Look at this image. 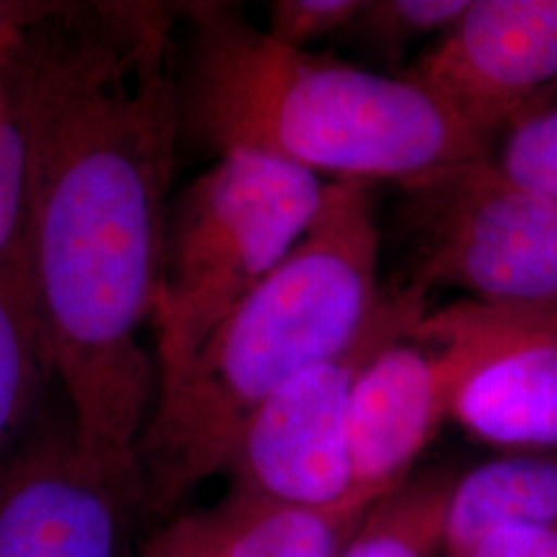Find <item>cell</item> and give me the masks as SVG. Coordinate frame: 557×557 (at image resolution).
<instances>
[{
    "label": "cell",
    "mask_w": 557,
    "mask_h": 557,
    "mask_svg": "<svg viewBox=\"0 0 557 557\" xmlns=\"http://www.w3.org/2000/svg\"><path fill=\"white\" fill-rule=\"evenodd\" d=\"M382 289L370 184L329 180L317 220L289 257L158 386L137 444L140 515L170 517L200 483L225 473L269 398L363 337Z\"/></svg>",
    "instance_id": "obj_3"
},
{
    "label": "cell",
    "mask_w": 557,
    "mask_h": 557,
    "mask_svg": "<svg viewBox=\"0 0 557 557\" xmlns=\"http://www.w3.org/2000/svg\"><path fill=\"white\" fill-rule=\"evenodd\" d=\"M446 419L434 354L411 329L386 338L356 374L347 436L356 494L382 499L400 487Z\"/></svg>",
    "instance_id": "obj_9"
},
{
    "label": "cell",
    "mask_w": 557,
    "mask_h": 557,
    "mask_svg": "<svg viewBox=\"0 0 557 557\" xmlns=\"http://www.w3.org/2000/svg\"><path fill=\"white\" fill-rule=\"evenodd\" d=\"M398 232L407 277L425 294L557 314V199L487 158L403 188Z\"/></svg>",
    "instance_id": "obj_5"
},
{
    "label": "cell",
    "mask_w": 557,
    "mask_h": 557,
    "mask_svg": "<svg viewBox=\"0 0 557 557\" xmlns=\"http://www.w3.org/2000/svg\"><path fill=\"white\" fill-rule=\"evenodd\" d=\"M64 7L54 2H0V46L41 21L59 15Z\"/></svg>",
    "instance_id": "obj_19"
},
{
    "label": "cell",
    "mask_w": 557,
    "mask_h": 557,
    "mask_svg": "<svg viewBox=\"0 0 557 557\" xmlns=\"http://www.w3.org/2000/svg\"><path fill=\"white\" fill-rule=\"evenodd\" d=\"M490 160L508 178L557 199V106L508 131Z\"/></svg>",
    "instance_id": "obj_16"
},
{
    "label": "cell",
    "mask_w": 557,
    "mask_h": 557,
    "mask_svg": "<svg viewBox=\"0 0 557 557\" xmlns=\"http://www.w3.org/2000/svg\"><path fill=\"white\" fill-rule=\"evenodd\" d=\"M34 135L23 87L0 59V269L32 262Z\"/></svg>",
    "instance_id": "obj_14"
},
{
    "label": "cell",
    "mask_w": 557,
    "mask_h": 557,
    "mask_svg": "<svg viewBox=\"0 0 557 557\" xmlns=\"http://www.w3.org/2000/svg\"><path fill=\"white\" fill-rule=\"evenodd\" d=\"M329 180L236 151L170 202L151 306L158 386L269 277L319 215Z\"/></svg>",
    "instance_id": "obj_4"
},
{
    "label": "cell",
    "mask_w": 557,
    "mask_h": 557,
    "mask_svg": "<svg viewBox=\"0 0 557 557\" xmlns=\"http://www.w3.org/2000/svg\"><path fill=\"white\" fill-rule=\"evenodd\" d=\"M411 335L438 361L462 432L498 453L557 450V314L462 298Z\"/></svg>",
    "instance_id": "obj_6"
},
{
    "label": "cell",
    "mask_w": 557,
    "mask_h": 557,
    "mask_svg": "<svg viewBox=\"0 0 557 557\" xmlns=\"http://www.w3.org/2000/svg\"><path fill=\"white\" fill-rule=\"evenodd\" d=\"M458 557H557V531L504 527L479 539Z\"/></svg>",
    "instance_id": "obj_18"
},
{
    "label": "cell",
    "mask_w": 557,
    "mask_h": 557,
    "mask_svg": "<svg viewBox=\"0 0 557 557\" xmlns=\"http://www.w3.org/2000/svg\"><path fill=\"white\" fill-rule=\"evenodd\" d=\"M398 75L492 153L508 131L557 106V0H469Z\"/></svg>",
    "instance_id": "obj_7"
},
{
    "label": "cell",
    "mask_w": 557,
    "mask_h": 557,
    "mask_svg": "<svg viewBox=\"0 0 557 557\" xmlns=\"http://www.w3.org/2000/svg\"><path fill=\"white\" fill-rule=\"evenodd\" d=\"M374 506L358 498L317 510L225 492L163 524L139 557H341Z\"/></svg>",
    "instance_id": "obj_10"
},
{
    "label": "cell",
    "mask_w": 557,
    "mask_h": 557,
    "mask_svg": "<svg viewBox=\"0 0 557 557\" xmlns=\"http://www.w3.org/2000/svg\"><path fill=\"white\" fill-rule=\"evenodd\" d=\"M504 527L557 531V450L499 453L453 478L442 533L444 556L458 557Z\"/></svg>",
    "instance_id": "obj_11"
},
{
    "label": "cell",
    "mask_w": 557,
    "mask_h": 557,
    "mask_svg": "<svg viewBox=\"0 0 557 557\" xmlns=\"http://www.w3.org/2000/svg\"><path fill=\"white\" fill-rule=\"evenodd\" d=\"M467 7L469 0H361L347 38L393 62L418 41L440 38Z\"/></svg>",
    "instance_id": "obj_15"
},
{
    "label": "cell",
    "mask_w": 557,
    "mask_h": 557,
    "mask_svg": "<svg viewBox=\"0 0 557 557\" xmlns=\"http://www.w3.org/2000/svg\"><path fill=\"white\" fill-rule=\"evenodd\" d=\"M453 478L450 471H430L407 479L376 502L341 557L436 556Z\"/></svg>",
    "instance_id": "obj_13"
},
{
    "label": "cell",
    "mask_w": 557,
    "mask_h": 557,
    "mask_svg": "<svg viewBox=\"0 0 557 557\" xmlns=\"http://www.w3.org/2000/svg\"><path fill=\"white\" fill-rule=\"evenodd\" d=\"M359 7L361 0H275L264 32L283 46L312 50L317 41L347 38Z\"/></svg>",
    "instance_id": "obj_17"
},
{
    "label": "cell",
    "mask_w": 557,
    "mask_h": 557,
    "mask_svg": "<svg viewBox=\"0 0 557 557\" xmlns=\"http://www.w3.org/2000/svg\"><path fill=\"white\" fill-rule=\"evenodd\" d=\"M54 379L32 262L0 269V469L36 432Z\"/></svg>",
    "instance_id": "obj_12"
},
{
    "label": "cell",
    "mask_w": 557,
    "mask_h": 557,
    "mask_svg": "<svg viewBox=\"0 0 557 557\" xmlns=\"http://www.w3.org/2000/svg\"><path fill=\"white\" fill-rule=\"evenodd\" d=\"M174 57L180 140L246 151L324 180L409 188L490 153L400 75L296 50L221 2L184 4Z\"/></svg>",
    "instance_id": "obj_2"
},
{
    "label": "cell",
    "mask_w": 557,
    "mask_h": 557,
    "mask_svg": "<svg viewBox=\"0 0 557 557\" xmlns=\"http://www.w3.org/2000/svg\"><path fill=\"white\" fill-rule=\"evenodd\" d=\"M143 510L137 455L66 428L36 432L0 469V557H120Z\"/></svg>",
    "instance_id": "obj_8"
},
{
    "label": "cell",
    "mask_w": 557,
    "mask_h": 557,
    "mask_svg": "<svg viewBox=\"0 0 557 557\" xmlns=\"http://www.w3.org/2000/svg\"><path fill=\"white\" fill-rule=\"evenodd\" d=\"M172 13L66 4L0 48L32 120V269L54 379L79 438L119 455H137L158 395L140 333L180 147Z\"/></svg>",
    "instance_id": "obj_1"
}]
</instances>
